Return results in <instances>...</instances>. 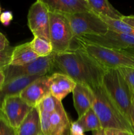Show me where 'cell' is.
Here are the masks:
<instances>
[{
    "instance_id": "6da1fadb",
    "label": "cell",
    "mask_w": 134,
    "mask_h": 135,
    "mask_svg": "<svg viewBox=\"0 0 134 135\" xmlns=\"http://www.w3.org/2000/svg\"><path fill=\"white\" fill-rule=\"evenodd\" d=\"M54 62L55 68L76 83L85 84L91 89L102 84V75L106 69L78 47L63 54H55Z\"/></svg>"
},
{
    "instance_id": "7a4b0ae2",
    "label": "cell",
    "mask_w": 134,
    "mask_h": 135,
    "mask_svg": "<svg viewBox=\"0 0 134 135\" xmlns=\"http://www.w3.org/2000/svg\"><path fill=\"white\" fill-rule=\"evenodd\" d=\"M92 108L101 122L102 129H114L134 134V127L108 95L102 84L93 89Z\"/></svg>"
},
{
    "instance_id": "3957f363",
    "label": "cell",
    "mask_w": 134,
    "mask_h": 135,
    "mask_svg": "<svg viewBox=\"0 0 134 135\" xmlns=\"http://www.w3.org/2000/svg\"><path fill=\"white\" fill-rule=\"evenodd\" d=\"M102 85L112 100L131 124L130 113L133 95L119 70L118 69L105 70L102 75Z\"/></svg>"
},
{
    "instance_id": "277c9868",
    "label": "cell",
    "mask_w": 134,
    "mask_h": 135,
    "mask_svg": "<svg viewBox=\"0 0 134 135\" xmlns=\"http://www.w3.org/2000/svg\"><path fill=\"white\" fill-rule=\"evenodd\" d=\"M78 47L105 69L130 68L134 69V54L126 50H113L101 46L78 44Z\"/></svg>"
},
{
    "instance_id": "5b68a950",
    "label": "cell",
    "mask_w": 134,
    "mask_h": 135,
    "mask_svg": "<svg viewBox=\"0 0 134 135\" xmlns=\"http://www.w3.org/2000/svg\"><path fill=\"white\" fill-rule=\"evenodd\" d=\"M49 40L53 53L63 54L69 51L74 36L69 21L65 15L49 11Z\"/></svg>"
},
{
    "instance_id": "8992f818",
    "label": "cell",
    "mask_w": 134,
    "mask_h": 135,
    "mask_svg": "<svg viewBox=\"0 0 134 135\" xmlns=\"http://www.w3.org/2000/svg\"><path fill=\"white\" fill-rule=\"evenodd\" d=\"M65 16L69 21L74 38L83 35H102L109 30L106 23L92 11Z\"/></svg>"
},
{
    "instance_id": "52a82bcc",
    "label": "cell",
    "mask_w": 134,
    "mask_h": 135,
    "mask_svg": "<svg viewBox=\"0 0 134 135\" xmlns=\"http://www.w3.org/2000/svg\"><path fill=\"white\" fill-rule=\"evenodd\" d=\"M74 40L78 44L95 45L113 50L134 48V37L110 30L102 35H83Z\"/></svg>"
},
{
    "instance_id": "ba28073f",
    "label": "cell",
    "mask_w": 134,
    "mask_h": 135,
    "mask_svg": "<svg viewBox=\"0 0 134 135\" xmlns=\"http://www.w3.org/2000/svg\"><path fill=\"white\" fill-rule=\"evenodd\" d=\"M55 54L44 57H39L32 63L22 66L10 65L4 71L5 82L23 76H43L55 68Z\"/></svg>"
},
{
    "instance_id": "9c48e42d",
    "label": "cell",
    "mask_w": 134,
    "mask_h": 135,
    "mask_svg": "<svg viewBox=\"0 0 134 135\" xmlns=\"http://www.w3.org/2000/svg\"><path fill=\"white\" fill-rule=\"evenodd\" d=\"M28 26L34 36L49 40V10L43 0L32 4L27 16Z\"/></svg>"
},
{
    "instance_id": "30bf717a",
    "label": "cell",
    "mask_w": 134,
    "mask_h": 135,
    "mask_svg": "<svg viewBox=\"0 0 134 135\" xmlns=\"http://www.w3.org/2000/svg\"><path fill=\"white\" fill-rule=\"evenodd\" d=\"M32 108L19 95L8 96L4 98L1 104L0 115L12 127L17 129Z\"/></svg>"
},
{
    "instance_id": "8fae6325",
    "label": "cell",
    "mask_w": 134,
    "mask_h": 135,
    "mask_svg": "<svg viewBox=\"0 0 134 135\" xmlns=\"http://www.w3.org/2000/svg\"><path fill=\"white\" fill-rule=\"evenodd\" d=\"M50 93L49 76H43L32 82L19 94L21 98L32 108L38 104Z\"/></svg>"
},
{
    "instance_id": "7c38bea8",
    "label": "cell",
    "mask_w": 134,
    "mask_h": 135,
    "mask_svg": "<svg viewBox=\"0 0 134 135\" xmlns=\"http://www.w3.org/2000/svg\"><path fill=\"white\" fill-rule=\"evenodd\" d=\"M50 12L68 15L91 11L87 0H43Z\"/></svg>"
},
{
    "instance_id": "4fadbf2b",
    "label": "cell",
    "mask_w": 134,
    "mask_h": 135,
    "mask_svg": "<svg viewBox=\"0 0 134 135\" xmlns=\"http://www.w3.org/2000/svg\"><path fill=\"white\" fill-rule=\"evenodd\" d=\"M74 106L77 112L78 118L92 108L94 102L95 95L93 90L88 86L76 83L72 92Z\"/></svg>"
},
{
    "instance_id": "5bb4252c",
    "label": "cell",
    "mask_w": 134,
    "mask_h": 135,
    "mask_svg": "<svg viewBox=\"0 0 134 135\" xmlns=\"http://www.w3.org/2000/svg\"><path fill=\"white\" fill-rule=\"evenodd\" d=\"M50 93L59 101L73 92L76 83L70 76L62 73H54L49 76Z\"/></svg>"
},
{
    "instance_id": "9a60e30c",
    "label": "cell",
    "mask_w": 134,
    "mask_h": 135,
    "mask_svg": "<svg viewBox=\"0 0 134 135\" xmlns=\"http://www.w3.org/2000/svg\"><path fill=\"white\" fill-rule=\"evenodd\" d=\"M49 135H70V122L64 107L49 115Z\"/></svg>"
},
{
    "instance_id": "2e32d148",
    "label": "cell",
    "mask_w": 134,
    "mask_h": 135,
    "mask_svg": "<svg viewBox=\"0 0 134 135\" xmlns=\"http://www.w3.org/2000/svg\"><path fill=\"white\" fill-rule=\"evenodd\" d=\"M17 131V135H43L40 115L37 107L32 108Z\"/></svg>"
},
{
    "instance_id": "e0dca14e",
    "label": "cell",
    "mask_w": 134,
    "mask_h": 135,
    "mask_svg": "<svg viewBox=\"0 0 134 135\" xmlns=\"http://www.w3.org/2000/svg\"><path fill=\"white\" fill-rule=\"evenodd\" d=\"M38 58L39 57L33 51L30 42H26L14 47L10 65H24L34 61Z\"/></svg>"
},
{
    "instance_id": "ac0fdd59",
    "label": "cell",
    "mask_w": 134,
    "mask_h": 135,
    "mask_svg": "<svg viewBox=\"0 0 134 135\" xmlns=\"http://www.w3.org/2000/svg\"><path fill=\"white\" fill-rule=\"evenodd\" d=\"M39 77L41 76H23L5 82L3 88L0 91V108L5 97L11 95H19L26 86Z\"/></svg>"
},
{
    "instance_id": "d6986e66",
    "label": "cell",
    "mask_w": 134,
    "mask_h": 135,
    "mask_svg": "<svg viewBox=\"0 0 134 135\" xmlns=\"http://www.w3.org/2000/svg\"><path fill=\"white\" fill-rule=\"evenodd\" d=\"M87 2L91 11L99 17L116 20H121L123 17L107 0H87Z\"/></svg>"
},
{
    "instance_id": "ffe728a7",
    "label": "cell",
    "mask_w": 134,
    "mask_h": 135,
    "mask_svg": "<svg viewBox=\"0 0 134 135\" xmlns=\"http://www.w3.org/2000/svg\"><path fill=\"white\" fill-rule=\"evenodd\" d=\"M76 122L81 128L84 133L95 131L102 129L101 122L93 108H91L85 114L78 119Z\"/></svg>"
},
{
    "instance_id": "44dd1931",
    "label": "cell",
    "mask_w": 134,
    "mask_h": 135,
    "mask_svg": "<svg viewBox=\"0 0 134 135\" xmlns=\"http://www.w3.org/2000/svg\"><path fill=\"white\" fill-rule=\"evenodd\" d=\"M30 44L33 51L39 57H47L53 54V47L49 41L34 36Z\"/></svg>"
},
{
    "instance_id": "7402d4cb",
    "label": "cell",
    "mask_w": 134,
    "mask_h": 135,
    "mask_svg": "<svg viewBox=\"0 0 134 135\" xmlns=\"http://www.w3.org/2000/svg\"><path fill=\"white\" fill-rule=\"evenodd\" d=\"M100 18L106 23L109 28V30L134 37L133 28L126 24V22H123L122 20L111 19V18L101 17Z\"/></svg>"
},
{
    "instance_id": "603a6c76",
    "label": "cell",
    "mask_w": 134,
    "mask_h": 135,
    "mask_svg": "<svg viewBox=\"0 0 134 135\" xmlns=\"http://www.w3.org/2000/svg\"><path fill=\"white\" fill-rule=\"evenodd\" d=\"M61 106H63L62 102L58 100L51 94H49L38 104L37 108L39 112L51 115L58 110Z\"/></svg>"
},
{
    "instance_id": "cb8c5ba5",
    "label": "cell",
    "mask_w": 134,
    "mask_h": 135,
    "mask_svg": "<svg viewBox=\"0 0 134 135\" xmlns=\"http://www.w3.org/2000/svg\"><path fill=\"white\" fill-rule=\"evenodd\" d=\"M13 49L14 47L9 46L0 51V71H4L10 66Z\"/></svg>"
},
{
    "instance_id": "d4e9b609",
    "label": "cell",
    "mask_w": 134,
    "mask_h": 135,
    "mask_svg": "<svg viewBox=\"0 0 134 135\" xmlns=\"http://www.w3.org/2000/svg\"><path fill=\"white\" fill-rule=\"evenodd\" d=\"M127 82L133 95L134 99V69L130 68H119L118 69Z\"/></svg>"
},
{
    "instance_id": "484cf974",
    "label": "cell",
    "mask_w": 134,
    "mask_h": 135,
    "mask_svg": "<svg viewBox=\"0 0 134 135\" xmlns=\"http://www.w3.org/2000/svg\"><path fill=\"white\" fill-rule=\"evenodd\" d=\"M0 135H17V129L12 127L1 115H0Z\"/></svg>"
},
{
    "instance_id": "4316f807",
    "label": "cell",
    "mask_w": 134,
    "mask_h": 135,
    "mask_svg": "<svg viewBox=\"0 0 134 135\" xmlns=\"http://www.w3.org/2000/svg\"><path fill=\"white\" fill-rule=\"evenodd\" d=\"M13 18V13L11 11H5L0 15V21L5 26H8Z\"/></svg>"
},
{
    "instance_id": "83f0119b",
    "label": "cell",
    "mask_w": 134,
    "mask_h": 135,
    "mask_svg": "<svg viewBox=\"0 0 134 135\" xmlns=\"http://www.w3.org/2000/svg\"><path fill=\"white\" fill-rule=\"evenodd\" d=\"M70 134V135H85L84 131L78 125L76 121L71 123Z\"/></svg>"
},
{
    "instance_id": "f1b7e54d",
    "label": "cell",
    "mask_w": 134,
    "mask_h": 135,
    "mask_svg": "<svg viewBox=\"0 0 134 135\" xmlns=\"http://www.w3.org/2000/svg\"><path fill=\"white\" fill-rule=\"evenodd\" d=\"M9 46V42L3 34L0 32V51L4 50Z\"/></svg>"
},
{
    "instance_id": "f546056e",
    "label": "cell",
    "mask_w": 134,
    "mask_h": 135,
    "mask_svg": "<svg viewBox=\"0 0 134 135\" xmlns=\"http://www.w3.org/2000/svg\"><path fill=\"white\" fill-rule=\"evenodd\" d=\"M105 131L106 135H134V134H131L127 132L114 130V129H106Z\"/></svg>"
},
{
    "instance_id": "4dcf8cb0",
    "label": "cell",
    "mask_w": 134,
    "mask_h": 135,
    "mask_svg": "<svg viewBox=\"0 0 134 135\" xmlns=\"http://www.w3.org/2000/svg\"><path fill=\"white\" fill-rule=\"evenodd\" d=\"M121 20L123 22H126V24H127V25H130V26H131V27L134 28V15H123Z\"/></svg>"
},
{
    "instance_id": "1f68e13d",
    "label": "cell",
    "mask_w": 134,
    "mask_h": 135,
    "mask_svg": "<svg viewBox=\"0 0 134 135\" xmlns=\"http://www.w3.org/2000/svg\"><path fill=\"white\" fill-rule=\"evenodd\" d=\"M5 74L4 71H0V91L3 88L5 83Z\"/></svg>"
},
{
    "instance_id": "d6a6232c",
    "label": "cell",
    "mask_w": 134,
    "mask_h": 135,
    "mask_svg": "<svg viewBox=\"0 0 134 135\" xmlns=\"http://www.w3.org/2000/svg\"><path fill=\"white\" fill-rule=\"evenodd\" d=\"M130 117H131V122L133 127H134V99H133L132 104H131V113H130Z\"/></svg>"
},
{
    "instance_id": "836d02e7",
    "label": "cell",
    "mask_w": 134,
    "mask_h": 135,
    "mask_svg": "<svg viewBox=\"0 0 134 135\" xmlns=\"http://www.w3.org/2000/svg\"><path fill=\"white\" fill-rule=\"evenodd\" d=\"M92 134H93V135H106L105 129H101L99 130L93 131L92 132Z\"/></svg>"
},
{
    "instance_id": "e575fe53",
    "label": "cell",
    "mask_w": 134,
    "mask_h": 135,
    "mask_svg": "<svg viewBox=\"0 0 134 135\" xmlns=\"http://www.w3.org/2000/svg\"><path fill=\"white\" fill-rule=\"evenodd\" d=\"M127 50V51H128L130 53H132V54H134V48H131V49H127V50Z\"/></svg>"
},
{
    "instance_id": "d590c367",
    "label": "cell",
    "mask_w": 134,
    "mask_h": 135,
    "mask_svg": "<svg viewBox=\"0 0 134 135\" xmlns=\"http://www.w3.org/2000/svg\"><path fill=\"white\" fill-rule=\"evenodd\" d=\"M0 14H1V7H0Z\"/></svg>"
}]
</instances>
